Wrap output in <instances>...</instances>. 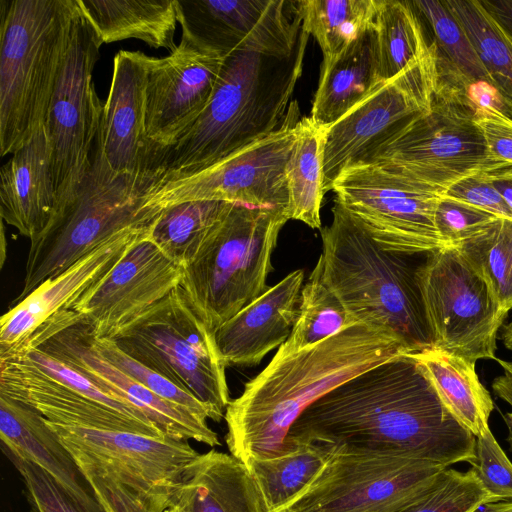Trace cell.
Returning a JSON list of instances; mask_svg holds the SVG:
<instances>
[{
  "label": "cell",
  "instance_id": "1",
  "mask_svg": "<svg viewBox=\"0 0 512 512\" xmlns=\"http://www.w3.org/2000/svg\"><path fill=\"white\" fill-rule=\"evenodd\" d=\"M287 441L291 450L312 443L330 451L410 455L445 467L476 459V437L444 406L412 353L322 395L294 422Z\"/></svg>",
  "mask_w": 512,
  "mask_h": 512
},
{
  "label": "cell",
  "instance_id": "2",
  "mask_svg": "<svg viewBox=\"0 0 512 512\" xmlns=\"http://www.w3.org/2000/svg\"><path fill=\"white\" fill-rule=\"evenodd\" d=\"M406 353L394 336L362 323L298 352L277 350L225 410L230 454L246 465L252 459L291 452L289 430L314 401L346 380Z\"/></svg>",
  "mask_w": 512,
  "mask_h": 512
},
{
  "label": "cell",
  "instance_id": "3",
  "mask_svg": "<svg viewBox=\"0 0 512 512\" xmlns=\"http://www.w3.org/2000/svg\"><path fill=\"white\" fill-rule=\"evenodd\" d=\"M308 37L302 30L288 55L227 54L205 110L174 145L146 163L150 183L201 171L299 121L292 97L302 74Z\"/></svg>",
  "mask_w": 512,
  "mask_h": 512
},
{
  "label": "cell",
  "instance_id": "4",
  "mask_svg": "<svg viewBox=\"0 0 512 512\" xmlns=\"http://www.w3.org/2000/svg\"><path fill=\"white\" fill-rule=\"evenodd\" d=\"M321 229L313 269L358 322L394 336L409 353L432 349V337L410 257L381 247L340 204Z\"/></svg>",
  "mask_w": 512,
  "mask_h": 512
},
{
  "label": "cell",
  "instance_id": "5",
  "mask_svg": "<svg viewBox=\"0 0 512 512\" xmlns=\"http://www.w3.org/2000/svg\"><path fill=\"white\" fill-rule=\"evenodd\" d=\"M104 512H164L199 456L187 440L51 422Z\"/></svg>",
  "mask_w": 512,
  "mask_h": 512
},
{
  "label": "cell",
  "instance_id": "6",
  "mask_svg": "<svg viewBox=\"0 0 512 512\" xmlns=\"http://www.w3.org/2000/svg\"><path fill=\"white\" fill-rule=\"evenodd\" d=\"M75 0H0V155L45 125Z\"/></svg>",
  "mask_w": 512,
  "mask_h": 512
},
{
  "label": "cell",
  "instance_id": "7",
  "mask_svg": "<svg viewBox=\"0 0 512 512\" xmlns=\"http://www.w3.org/2000/svg\"><path fill=\"white\" fill-rule=\"evenodd\" d=\"M286 210L233 203L183 265L180 287L214 333L267 291L271 256Z\"/></svg>",
  "mask_w": 512,
  "mask_h": 512
},
{
  "label": "cell",
  "instance_id": "8",
  "mask_svg": "<svg viewBox=\"0 0 512 512\" xmlns=\"http://www.w3.org/2000/svg\"><path fill=\"white\" fill-rule=\"evenodd\" d=\"M148 184L146 174L114 172L98 137L91 167L76 196L54 212L45 229L30 240L23 288L11 305L114 235L151 225L161 210L144 205Z\"/></svg>",
  "mask_w": 512,
  "mask_h": 512
},
{
  "label": "cell",
  "instance_id": "9",
  "mask_svg": "<svg viewBox=\"0 0 512 512\" xmlns=\"http://www.w3.org/2000/svg\"><path fill=\"white\" fill-rule=\"evenodd\" d=\"M126 354L208 406L220 421L231 401L214 333L179 286L112 339Z\"/></svg>",
  "mask_w": 512,
  "mask_h": 512
},
{
  "label": "cell",
  "instance_id": "10",
  "mask_svg": "<svg viewBox=\"0 0 512 512\" xmlns=\"http://www.w3.org/2000/svg\"><path fill=\"white\" fill-rule=\"evenodd\" d=\"M102 45L75 0L44 125L51 148L54 212L76 196L92 164L104 105L96 93L92 74Z\"/></svg>",
  "mask_w": 512,
  "mask_h": 512
},
{
  "label": "cell",
  "instance_id": "11",
  "mask_svg": "<svg viewBox=\"0 0 512 512\" xmlns=\"http://www.w3.org/2000/svg\"><path fill=\"white\" fill-rule=\"evenodd\" d=\"M474 116L462 93L437 84L431 109L371 162L443 191L468 176L510 166L490 153Z\"/></svg>",
  "mask_w": 512,
  "mask_h": 512
},
{
  "label": "cell",
  "instance_id": "12",
  "mask_svg": "<svg viewBox=\"0 0 512 512\" xmlns=\"http://www.w3.org/2000/svg\"><path fill=\"white\" fill-rule=\"evenodd\" d=\"M416 276L432 349L471 363L496 360L497 336L508 312L455 246L429 252Z\"/></svg>",
  "mask_w": 512,
  "mask_h": 512
},
{
  "label": "cell",
  "instance_id": "13",
  "mask_svg": "<svg viewBox=\"0 0 512 512\" xmlns=\"http://www.w3.org/2000/svg\"><path fill=\"white\" fill-rule=\"evenodd\" d=\"M332 190L334 202L386 250L414 256L449 246L435 226L441 189L371 162L344 169Z\"/></svg>",
  "mask_w": 512,
  "mask_h": 512
},
{
  "label": "cell",
  "instance_id": "14",
  "mask_svg": "<svg viewBox=\"0 0 512 512\" xmlns=\"http://www.w3.org/2000/svg\"><path fill=\"white\" fill-rule=\"evenodd\" d=\"M444 468L404 454L332 450L314 482L285 512H400Z\"/></svg>",
  "mask_w": 512,
  "mask_h": 512
},
{
  "label": "cell",
  "instance_id": "15",
  "mask_svg": "<svg viewBox=\"0 0 512 512\" xmlns=\"http://www.w3.org/2000/svg\"><path fill=\"white\" fill-rule=\"evenodd\" d=\"M397 77L381 83L335 123L323 147V190L347 167L371 162L416 118L431 109L436 90L435 50Z\"/></svg>",
  "mask_w": 512,
  "mask_h": 512
},
{
  "label": "cell",
  "instance_id": "16",
  "mask_svg": "<svg viewBox=\"0 0 512 512\" xmlns=\"http://www.w3.org/2000/svg\"><path fill=\"white\" fill-rule=\"evenodd\" d=\"M298 122H290L201 171L149 183L144 205L162 210L187 201L217 200L286 210V164Z\"/></svg>",
  "mask_w": 512,
  "mask_h": 512
},
{
  "label": "cell",
  "instance_id": "17",
  "mask_svg": "<svg viewBox=\"0 0 512 512\" xmlns=\"http://www.w3.org/2000/svg\"><path fill=\"white\" fill-rule=\"evenodd\" d=\"M92 327L72 309L62 310L40 325L22 343L37 347L74 368L107 394L140 410L165 436L220 445L207 419L169 402L126 375L97 353Z\"/></svg>",
  "mask_w": 512,
  "mask_h": 512
},
{
  "label": "cell",
  "instance_id": "18",
  "mask_svg": "<svg viewBox=\"0 0 512 512\" xmlns=\"http://www.w3.org/2000/svg\"><path fill=\"white\" fill-rule=\"evenodd\" d=\"M146 106L144 168L155 154L171 147L207 107L226 55L205 48L181 33L168 56H144Z\"/></svg>",
  "mask_w": 512,
  "mask_h": 512
},
{
  "label": "cell",
  "instance_id": "19",
  "mask_svg": "<svg viewBox=\"0 0 512 512\" xmlns=\"http://www.w3.org/2000/svg\"><path fill=\"white\" fill-rule=\"evenodd\" d=\"M177 1L181 33L225 55L234 51L288 55L302 32L296 1Z\"/></svg>",
  "mask_w": 512,
  "mask_h": 512
},
{
  "label": "cell",
  "instance_id": "20",
  "mask_svg": "<svg viewBox=\"0 0 512 512\" xmlns=\"http://www.w3.org/2000/svg\"><path fill=\"white\" fill-rule=\"evenodd\" d=\"M148 233L71 308L98 338L113 339L180 286L183 267L150 240Z\"/></svg>",
  "mask_w": 512,
  "mask_h": 512
},
{
  "label": "cell",
  "instance_id": "21",
  "mask_svg": "<svg viewBox=\"0 0 512 512\" xmlns=\"http://www.w3.org/2000/svg\"><path fill=\"white\" fill-rule=\"evenodd\" d=\"M151 225L121 231L11 305L0 320V351L26 340L56 313L71 309L149 231Z\"/></svg>",
  "mask_w": 512,
  "mask_h": 512
},
{
  "label": "cell",
  "instance_id": "22",
  "mask_svg": "<svg viewBox=\"0 0 512 512\" xmlns=\"http://www.w3.org/2000/svg\"><path fill=\"white\" fill-rule=\"evenodd\" d=\"M0 394L33 407L51 422L165 437L156 428L54 380L15 354H0Z\"/></svg>",
  "mask_w": 512,
  "mask_h": 512
},
{
  "label": "cell",
  "instance_id": "23",
  "mask_svg": "<svg viewBox=\"0 0 512 512\" xmlns=\"http://www.w3.org/2000/svg\"><path fill=\"white\" fill-rule=\"evenodd\" d=\"M304 271L290 272L214 332L225 365H257L290 336L299 314Z\"/></svg>",
  "mask_w": 512,
  "mask_h": 512
},
{
  "label": "cell",
  "instance_id": "24",
  "mask_svg": "<svg viewBox=\"0 0 512 512\" xmlns=\"http://www.w3.org/2000/svg\"><path fill=\"white\" fill-rule=\"evenodd\" d=\"M140 51H119L103 105L99 141L104 158L116 173L144 174L146 64Z\"/></svg>",
  "mask_w": 512,
  "mask_h": 512
},
{
  "label": "cell",
  "instance_id": "25",
  "mask_svg": "<svg viewBox=\"0 0 512 512\" xmlns=\"http://www.w3.org/2000/svg\"><path fill=\"white\" fill-rule=\"evenodd\" d=\"M0 439L6 453L43 469L83 512H104L69 452L33 407L0 394Z\"/></svg>",
  "mask_w": 512,
  "mask_h": 512
},
{
  "label": "cell",
  "instance_id": "26",
  "mask_svg": "<svg viewBox=\"0 0 512 512\" xmlns=\"http://www.w3.org/2000/svg\"><path fill=\"white\" fill-rule=\"evenodd\" d=\"M55 204L51 148L43 126L1 167L0 215L31 240L45 229Z\"/></svg>",
  "mask_w": 512,
  "mask_h": 512
},
{
  "label": "cell",
  "instance_id": "27",
  "mask_svg": "<svg viewBox=\"0 0 512 512\" xmlns=\"http://www.w3.org/2000/svg\"><path fill=\"white\" fill-rule=\"evenodd\" d=\"M178 502L187 512H268L247 467L214 449L187 467Z\"/></svg>",
  "mask_w": 512,
  "mask_h": 512
},
{
  "label": "cell",
  "instance_id": "28",
  "mask_svg": "<svg viewBox=\"0 0 512 512\" xmlns=\"http://www.w3.org/2000/svg\"><path fill=\"white\" fill-rule=\"evenodd\" d=\"M381 83L372 26L333 60L322 63L310 118L330 126Z\"/></svg>",
  "mask_w": 512,
  "mask_h": 512
},
{
  "label": "cell",
  "instance_id": "29",
  "mask_svg": "<svg viewBox=\"0 0 512 512\" xmlns=\"http://www.w3.org/2000/svg\"><path fill=\"white\" fill-rule=\"evenodd\" d=\"M102 44L130 38L172 53L177 0H77Z\"/></svg>",
  "mask_w": 512,
  "mask_h": 512
},
{
  "label": "cell",
  "instance_id": "30",
  "mask_svg": "<svg viewBox=\"0 0 512 512\" xmlns=\"http://www.w3.org/2000/svg\"><path fill=\"white\" fill-rule=\"evenodd\" d=\"M412 354L444 406L464 428L475 437L490 429L494 403L479 380L474 363L435 349Z\"/></svg>",
  "mask_w": 512,
  "mask_h": 512
},
{
  "label": "cell",
  "instance_id": "31",
  "mask_svg": "<svg viewBox=\"0 0 512 512\" xmlns=\"http://www.w3.org/2000/svg\"><path fill=\"white\" fill-rule=\"evenodd\" d=\"M327 126L305 117L296 125V137L286 164L289 220L320 229L323 190V147Z\"/></svg>",
  "mask_w": 512,
  "mask_h": 512
},
{
  "label": "cell",
  "instance_id": "32",
  "mask_svg": "<svg viewBox=\"0 0 512 512\" xmlns=\"http://www.w3.org/2000/svg\"><path fill=\"white\" fill-rule=\"evenodd\" d=\"M291 452L252 459L245 466L255 480L268 512H285L310 487L331 451L312 443H296Z\"/></svg>",
  "mask_w": 512,
  "mask_h": 512
},
{
  "label": "cell",
  "instance_id": "33",
  "mask_svg": "<svg viewBox=\"0 0 512 512\" xmlns=\"http://www.w3.org/2000/svg\"><path fill=\"white\" fill-rule=\"evenodd\" d=\"M374 29L381 82L397 77L431 52L422 21L410 1L378 0Z\"/></svg>",
  "mask_w": 512,
  "mask_h": 512
},
{
  "label": "cell",
  "instance_id": "34",
  "mask_svg": "<svg viewBox=\"0 0 512 512\" xmlns=\"http://www.w3.org/2000/svg\"><path fill=\"white\" fill-rule=\"evenodd\" d=\"M301 28L318 42L327 63L374 26L378 0H298Z\"/></svg>",
  "mask_w": 512,
  "mask_h": 512
},
{
  "label": "cell",
  "instance_id": "35",
  "mask_svg": "<svg viewBox=\"0 0 512 512\" xmlns=\"http://www.w3.org/2000/svg\"><path fill=\"white\" fill-rule=\"evenodd\" d=\"M233 203L217 200L187 201L162 209L148 237L182 267L225 216Z\"/></svg>",
  "mask_w": 512,
  "mask_h": 512
},
{
  "label": "cell",
  "instance_id": "36",
  "mask_svg": "<svg viewBox=\"0 0 512 512\" xmlns=\"http://www.w3.org/2000/svg\"><path fill=\"white\" fill-rule=\"evenodd\" d=\"M475 47L512 118V43L479 0H443Z\"/></svg>",
  "mask_w": 512,
  "mask_h": 512
},
{
  "label": "cell",
  "instance_id": "37",
  "mask_svg": "<svg viewBox=\"0 0 512 512\" xmlns=\"http://www.w3.org/2000/svg\"><path fill=\"white\" fill-rule=\"evenodd\" d=\"M358 324L336 294L315 273L301 290L299 314L289 338L278 348L294 353Z\"/></svg>",
  "mask_w": 512,
  "mask_h": 512
},
{
  "label": "cell",
  "instance_id": "38",
  "mask_svg": "<svg viewBox=\"0 0 512 512\" xmlns=\"http://www.w3.org/2000/svg\"><path fill=\"white\" fill-rule=\"evenodd\" d=\"M428 24L435 50L436 66L454 72L468 83L490 82L488 73L463 28L443 1H410Z\"/></svg>",
  "mask_w": 512,
  "mask_h": 512
},
{
  "label": "cell",
  "instance_id": "39",
  "mask_svg": "<svg viewBox=\"0 0 512 512\" xmlns=\"http://www.w3.org/2000/svg\"><path fill=\"white\" fill-rule=\"evenodd\" d=\"M455 247L491 289L500 307L512 309V220L497 218L481 233Z\"/></svg>",
  "mask_w": 512,
  "mask_h": 512
},
{
  "label": "cell",
  "instance_id": "40",
  "mask_svg": "<svg viewBox=\"0 0 512 512\" xmlns=\"http://www.w3.org/2000/svg\"><path fill=\"white\" fill-rule=\"evenodd\" d=\"M490 503L496 502L473 468L460 472L446 467L419 498L400 512H477Z\"/></svg>",
  "mask_w": 512,
  "mask_h": 512
},
{
  "label": "cell",
  "instance_id": "41",
  "mask_svg": "<svg viewBox=\"0 0 512 512\" xmlns=\"http://www.w3.org/2000/svg\"><path fill=\"white\" fill-rule=\"evenodd\" d=\"M91 343L94 350L103 358L154 394L200 417L213 420V414L208 406L166 377L123 352L112 339L98 338L92 330Z\"/></svg>",
  "mask_w": 512,
  "mask_h": 512
},
{
  "label": "cell",
  "instance_id": "42",
  "mask_svg": "<svg viewBox=\"0 0 512 512\" xmlns=\"http://www.w3.org/2000/svg\"><path fill=\"white\" fill-rule=\"evenodd\" d=\"M497 218L490 212L444 195L435 210L437 232L449 246H455L481 233Z\"/></svg>",
  "mask_w": 512,
  "mask_h": 512
},
{
  "label": "cell",
  "instance_id": "43",
  "mask_svg": "<svg viewBox=\"0 0 512 512\" xmlns=\"http://www.w3.org/2000/svg\"><path fill=\"white\" fill-rule=\"evenodd\" d=\"M472 466L496 503L512 502V462L490 429L476 437V459Z\"/></svg>",
  "mask_w": 512,
  "mask_h": 512
},
{
  "label": "cell",
  "instance_id": "44",
  "mask_svg": "<svg viewBox=\"0 0 512 512\" xmlns=\"http://www.w3.org/2000/svg\"><path fill=\"white\" fill-rule=\"evenodd\" d=\"M6 454L22 477L31 512H83L38 465Z\"/></svg>",
  "mask_w": 512,
  "mask_h": 512
},
{
  "label": "cell",
  "instance_id": "45",
  "mask_svg": "<svg viewBox=\"0 0 512 512\" xmlns=\"http://www.w3.org/2000/svg\"><path fill=\"white\" fill-rule=\"evenodd\" d=\"M443 195L512 220V210L494 186L489 172L463 178L446 189Z\"/></svg>",
  "mask_w": 512,
  "mask_h": 512
},
{
  "label": "cell",
  "instance_id": "46",
  "mask_svg": "<svg viewBox=\"0 0 512 512\" xmlns=\"http://www.w3.org/2000/svg\"><path fill=\"white\" fill-rule=\"evenodd\" d=\"M474 119L490 153L512 166V118L495 109H481Z\"/></svg>",
  "mask_w": 512,
  "mask_h": 512
},
{
  "label": "cell",
  "instance_id": "47",
  "mask_svg": "<svg viewBox=\"0 0 512 512\" xmlns=\"http://www.w3.org/2000/svg\"><path fill=\"white\" fill-rule=\"evenodd\" d=\"M464 96L475 110L495 109L510 117L508 108L499 91L487 81L468 83Z\"/></svg>",
  "mask_w": 512,
  "mask_h": 512
},
{
  "label": "cell",
  "instance_id": "48",
  "mask_svg": "<svg viewBox=\"0 0 512 512\" xmlns=\"http://www.w3.org/2000/svg\"><path fill=\"white\" fill-rule=\"evenodd\" d=\"M479 3L512 43V0H479Z\"/></svg>",
  "mask_w": 512,
  "mask_h": 512
},
{
  "label": "cell",
  "instance_id": "49",
  "mask_svg": "<svg viewBox=\"0 0 512 512\" xmlns=\"http://www.w3.org/2000/svg\"><path fill=\"white\" fill-rule=\"evenodd\" d=\"M492 389L495 395L506 402L512 408V376L506 372L494 378ZM507 427L506 441L512 451V412L502 414Z\"/></svg>",
  "mask_w": 512,
  "mask_h": 512
},
{
  "label": "cell",
  "instance_id": "50",
  "mask_svg": "<svg viewBox=\"0 0 512 512\" xmlns=\"http://www.w3.org/2000/svg\"><path fill=\"white\" fill-rule=\"evenodd\" d=\"M492 182L512 210V166L489 172Z\"/></svg>",
  "mask_w": 512,
  "mask_h": 512
},
{
  "label": "cell",
  "instance_id": "51",
  "mask_svg": "<svg viewBox=\"0 0 512 512\" xmlns=\"http://www.w3.org/2000/svg\"><path fill=\"white\" fill-rule=\"evenodd\" d=\"M500 338L505 348L512 352V320L502 326Z\"/></svg>",
  "mask_w": 512,
  "mask_h": 512
},
{
  "label": "cell",
  "instance_id": "52",
  "mask_svg": "<svg viewBox=\"0 0 512 512\" xmlns=\"http://www.w3.org/2000/svg\"><path fill=\"white\" fill-rule=\"evenodd\" d=\"M484 512H512V502H497L485 505Z\"/></svg>",
  "mask_w": 512,
  "mask_h": 512
},
{
  "label": "cell",
  "instance_id": "53",
  "mask_svg": "<svg viewBox=\"0 0 512 512\" xmlns=\"http://www.w3.org/2000/svg\"><path fill=\"white\" fill-rule=\"evenodd\" d=\"M170 512H187L185 507L180 503L177 502L174 506L170 508Z\"/></svg>",
  "mask_w": 512,
  "mask_h": 512
},
{
  "label": "cell",
  "instance_id": "54",
  "mask_svg": "<svg viewBox=\"0 0 512 512\" xmlns=\"http://www.w3.org/2000/svg\"><path fill=\"white\" fill-rule=\"evenodd\" d=\"M503 370L512 376V361H505L503 363Z\"/></svg>",
  "mask_w": 512,
  "mask_h": 512
}]
</instances>
